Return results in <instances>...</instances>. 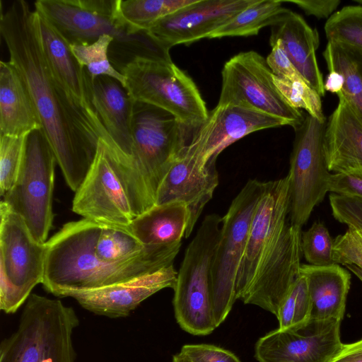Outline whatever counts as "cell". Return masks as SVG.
I'll return each mask as SVG.
<instances>
[{"instance_id": "obj_40", "label": "cell", "mask_w": 362, "mask_h": 362, "mask_svg": "<svg viewBox=\"0 0 362 362\" xmlns=\"http://www.w3.org/2000/svg\"><path fill=\"white\" fill-rule=\"evenodd\" d=\"M272 51L266 62L272 73L291 82H307L286 54L279 40L271 41Z\"/></svg>"}, {"instance_id": "obj_16", "label": "cell", "mask_w": 362, "mask_h": 362, "mask_svg": "<svg viewBox=\"0 0 362 362\" xmlns=\"http://www.w3.org/2000/svg\"><path fill=\"white\" fill-rule=\"evenodd\" d=\"M218 185L216 162L205 163L191 140L175 160L160 185L156 205L171 202L185 203L190 214L188 238Z\"/></svg>"}, {"instance_id": "obj_26", "label": "cell", "mask_w": 362, "mask_h": 362, "mask_svg": "<svg viewBox=\"0 0 362 362\" xmlns=\"http://www.w3.org/2000/svg\"><path fill=\"white\" fill-rule=\"evenodd\" d=\"M36 13L42 49L52 71L77 101L93 107L86 82L85 68L78 63L66 40L45 18Z\"/></svg>"}, {"instance_id": "obj_21", "label": "cell", "mask_w": 362, "mask_h": 362, "mask_svg": "<svg viewBox=\"0 0 362 362\" xmlns=\"http://www.w3.org/2000/svg\"><path fill=\"white\" fill-rule=\"evenodd\" d=\"M271 27L269 42L279 40L288 57L309 86L321 97L324 96V79L316 55L320 45L317 30L301 16L288 8Z\"/></svg>"}, {"instance_id": "obj_20", "label": "cell", "mask_w": 362, "mask_h": 362, "mask_svg": "<svg viewBox=\"0 0 362 362\" xmlns=\"http://www.w3.org/2000/svg\"><path fill=\"white\" fill-rule=\"evenodd\" d=\"M86 70L90 103L114 143L118 168L128 164L132 148L131 121L134 100L117 79L100 76L91 78Z\"/></svg>"}, {"instance_id": "obj_14", "label": "cell", "mask_w": 362, "mask_h": 362, "mask_svg": "<svg viewBox=\"0 0 362 362\" xmlns=\"http://www.w3.org/2000/svg\"><path fill=\"white\" fill-rule=\"evenodd\" d=\"M72 211L103 225L128 228L134 218L111 147L100 140L94 160L75 192Z\"/></svg>"}, {"instance_id": "obj_37", "label": "cell", "mask_w": 362, "mask_h": 362, "mask_svg": "<svg viewBox=\"0 0 362 362\" xmlns=\"http://www.w3.org/2000/svg\"><path fill=\"white\" fill-rule=\"evenodd\" d=\"M333 259L336 264H351L362 270V230L351 226L334 239Z\"/></svg>"}, {"instance_id": "obj_43", "label": "cell", "mask_w": 362, "mask_h": 362, "mask_svg": "<svg viewBox=\"0 0 362 362\" xmlns=\"http://www.w3.org/2000/svg\"><path fill=\"white\" fill-rule=\"evenodd\" d=\"M329 362H362V339L350 344H342Z\"/></svg>"}, {"instance_id": "obj_24", "label": "cell", "mask_w": 362, "mask_h": 362, "mask_svg": "<svg viewBox=\"0 0 362 362\" xmlns=\"http://www.w3.org/2000/svg\"><path fill=\"white\" fill-rule=\"evenodd\" d=\"M42 128L33 101L16 69L0 62V134L25 136Z\"/></svg>"}, {"instance_id": "obj_31", "label": "cell", "mask_w": 362, "mask_h": 362, "mask_svg": "<svg viewBox=\"0 0 362 362\" xmlns=\"http://www.w3.org/2000/svg\"><path fill=\"white\" fill-rule=\"evenodd\" d=\"M146 247L128 228L103 225L95 252L100 260L113 263L134 258Z\"/></svg>"}, {"instance_id": "obj_47", "label": "cell", "mask_w": 362, "mask_h": 362, "mask_svg": "<svg viewBox=\"0 0 362 362\" xmlns=\"http://www.w3.org/2000/svg\"><path fill=\"white\" fill-rule=\"evenodd\" d=\"M354 1L357 3L358 5L362 6V0H354Z\"/></svg>"}, {"instance_id": "obj_18", "label": "cell", "mask_w": 362, "mask_h": 362, "mask_svg": "<svg viewBox=\"0 0 362 362\" xmlns=\"http://www.w3.org/2000/svg\"><path fill=\"white\" fill-rule=\"evenodd\" d=\"M255 0H196L153 25L149 33L168 48L209 35Z\"/></svg>"}, {"instance_id": "obj_2", "label": "cell", "mask_w": 362, "mask_h": 362, "mask_svg": "<svg viewBox=\"0 0 362 362\" xmlns=\"http://www.w3.org/2000/svg\"><path fill=\"white\" fill-rule=\"evenodd\" d=\"M289 177L264 182L235 283V298L276 315L300 275L301 228L290 221Z\"/></svg>"}, {"instance_id": "obj_33", "label": "cell", "mask_w": 362, "mask_h": 362, "mask_svg": "<svg viewBox=\"0 0 362 362\" xmlns=\"http://www.w3.org/2000/svg\"><path fill=\"white\" fill-rule=\"evenodd\" d=\"M311 302L306 277L300 273L281 301L276 317L279 329H285L310 319Z\"/></svg>"}, {"instance_id": "obj_10", "label": "cell", "mask_w": 362, "mask_h": 362, "mask_svg": "<svg viewBox=\"0 0 362 362\" xmlns=\"http://www.w3.org/2000/svg\"><path fill=\"white\" fill-rule=\"evenodd\" d=\"M264 182L249 180L222 217L211 267L212 295L217 327L226 320L235 298V283Z\"/></svg>"}, {"instance_id": "obj_28", "label": "cell", "mask_w": 362, "mask_h": 362, "mask_svg": "<svg viewBox=\"0 0 362 362\" xmlns=\"http://www.w3.org/2000/svg\"><path fill=\"white\" fill-rule=\"evenodd\" d=\"M324 29L327 42L340 47L362 67V6L341 8L327 20Z\"/></svg>"}, {"instance_id": "obj_17", "label": "cell", "mask_w": 362, "mask_h": 362, "mask_svg": "<svg viewBox=\"0 0 362 362\" xmlns=\"http://www.w3.org/2000/svg\"><path fill=\"white\" fill-rule=\"evenodd\" d=\"M177 272L173 264L104 287L81 291H64L57 297L74 298L83 308L110 318L127 317L141 302L166 288L175 287Z\"/></svg>"}, {"instance_id": "obj_12", "label": "cell", "mask_w": 362, "mask_h": 362, "mask_svg": "<svg viewBox=\"0 0 362 362\" xmlns=\"http://www.w3.org/2000/svg\"><path fill=\"white\" fill-rule=\"evenodd\" d=\"M326 121L308 113L295 130L288 173L290 185V221L302 227L314 208L329 192V172L324 152Z\"/></svg>"}, {"instance_id": "obj_25", "label": "cell", "mask_w": 362, "mask_h": 362, "mask_svg": "<svg viewBox=\"0 0 362 362\" xmlns=\"http://www.w3.org/2000/svg\"><path fill=\"white\" fill-rule=\"evenodd\" d=\"M189 218L185 203L171 202L155 205L136 216L128 229L145 246L173 245L187 238Z\"/></svg>"}, {"instance_id": "obj_46", "label": "cell", "mask_w": 362, "mask_h": 362, "mask_svg": "<svg viewBox=\"0 0 362 362\" xmlns=\"http://www.w3.org/2000/svg\"><path fill=\"white\" fill-rule=\"evenodd\" d=\"M172 362H191L186 357L182 355L180 353L173 356Z\"/></svg>"}, {"instance_id": "obj_42", "label": "cell", "mask_w": 362, "mask_h": 362, "mask_svg": "<svg viewBox=\"0 0 362 362\" xmlns=\"http://www.w3.org/2000/svg\"><path fill=\"white\" fill-rule=\"evenodd\" d=\"M282 2L292 3L300 8L306 15L317 18H329L341 3L340 0H286Z\"/></svg>"}, {"instance_id": "obj_4", "label": "cell", "mask_w": 362, "mask_h": 362, "mask_svg": "<svg viewBox=\"0 0 362 362\" xmlns=\"http://www.w3.org/2000/svg\"><path fill=\"white\" fill-rule=\"evenodd\" d=\"M119 0H37L35 10L71 45L113 37L108 56L119 72L137 58L172 61L169 50L148 30H139L121 16Z\"/></svg>"}, {"instance_id": "obj_30", "label": "cell", "mask_w": 362, "mask_h": 362, "mask_svg": "<svg viewBox=\"0 0 362 362\" xmlns=\"http://www.w3.org/2000/svg\"><path fill=\"white\" fill-rule=\"evenodd\" d=\"M196 0H119L122 18L133 28L148 30L156 22Z\"/></svg>"}, {"instance_id": "obj_29", "label": "cell", "mask_w": 362, "mask_h": 362, "mask_svg": "<svg viewBox=\"0 0 362 362\" xmlns=\"http://www.w3.org/2000/svg\"><path fill=\"white\" fill-rule=\"evenodd\" d=\"M322 56L327 70L343 77L340 93L362 118V67L351 55L331 42H327Z\"/></svg>"}, {"instance_id": "obj_5", "label": "cell", "mask_w": 362, "mask_h": 362, "mask_svg": "<svg viewBox=\"0 0 362 362\" xmlns=\"http://www.w3.org/2000/svg\"><path fill=\"white\" fill-rule=\"evenodd\" d=\"M170 112L156 106L134 101L130 160L117 165L134 218L156 205L160 185L194 133Z\"/></svg>"}, {"instance_id": "obj_39", "label": "cell", "mask_w": 362, "mask_h": 362, "mask_svg": "<svg viewBox=\"0 0 362 362\" xmlns=\"http://www.w3.org/2000/svg\"><path fill=\"white\" fill-rule=\"evenodd\" d=\"M180 353L191 362H241L233 352L214 344H185Z\"/></svg>"}, {"instance_id": "obj_8", "label": "cell", "mask_w": 362, "mask_h": 362, "mask_svg": "<svg viewBox=\"0 0 362 362\" xmlns=\"http://www.w3.org/2000/svg\"><path fill=\"white\" fill-rule=\"evenodd\" d=\"M121 74L134 101L163 109L192 130L207 119L209 112L195 83L172 61L137 58Z\"/></svg>"}, {"instance_id": "obj_15", "label": "cell", "mask_w": 362, "mask_h": 362, "mask_svg": "<svg viewBox=\"0 0 362 362\" xmlns=\"http://www.w3.org/2000/svg\"><path fill=\"white\" fill-rule=\"evenodd\" d=\"M340 320H314L288 329H276L255 345L258 362H329L342 343Z\"/></svg>"}, {"instance_id": "obj_36", "label": "cell", "mask_w": 362, "mask_h": 362, "mask_svg": "<svg viewBox=\"0 0 362 362\" xmlns=\"http://www.w3.org/2000/svg\"><path fill=\"white\" fill-rule=\"evenodd\" d=\"M25 136L0 134V194L2 197L16 180L22 162Z\"/></svg>"}, {"instance_id": "obj_35", "label": "cell", "mask_w": 362, "mask_h": 362, "mask_svg": "<svg viewBox=\"0 0 362 362\" xmlns=\"http://www.w3.org/2000/svg\"><path fill=\"white\" fill-rule=\"evenodd\" d=\"M334 240L325 224L315 221L301 233V251L308 264L316 267L336 264L333 259Z\"/></svg>"}, {"instance_id": "obj_41", "label": "cell", "mask_w": 362, "mask_h": 362, "mask_svg": "<svg viewBox=\"0 0 362 362\" xmlns=\"http://www.w3.org/2000/svg\"><path fill=\"white\" fill-rule=\"evenodd\" d=\"M329 192L362 199V168L332 174Z\"/></svg>"}, {"instance_id": "obj_27", "label": "cell", "mask_w": 362, "mask_h": 362, "mask_svg": "<svg viewBox=\"0 0 362 362\" xmlns=\"http://www.w3.org/2000/svg\"><path fill=\"white\" fill-rule=\"evenodd\" d=\"M282 3L280 0H255L208 38L257 35L264 27L272 26L284 11Z\"/></svg>"}, {"instance_id": "obj_6", "label": "cell", "mask_w": 362, "mask_h": 362, "mask_svg": "<svg viewBox=\"0 0 362 362\" xmlns=\"http://www.w3.org/2000/svg\"><path fill=\"white\" fill-rule=\"evenodd\" d=\"M79 319L60 300L31 293L18 329L0 344V362H75L72 335Z\"/></svg>"}, {"instance_id": "obj_13", "label": "cell", "mask_w": 362, "mask_h": 362, "mask_svg": "<svg viewBox=\"0 0 362 362\" xmlns=\"http://www.w3.org/2000/svg\"><path fill=\"white\" fill-rule=\"evenodd\" d=\"M218 105L233 104L276 117L296 129L305 115L281 96L266 59L255 51L240 52L227 61L222 69Z\"/></svg>"}, {"instance_id": "obj_9", "label": "cell", "mask_w": 362, "mask_h": 362, "mask_svg": "<svg viewBox=\"0 0 362 362\" xmlns=\"http://www.w3.org/2000/svg\"><path fill=\"white\" fill-rule=\"evenodd\" d=\"M57 163L42 128L32 131L25 136L16 180L2 199L22 217L34 238L42 244L47 243L53 224L52 196Z\"/></svg>"}, {"instance_id": "obj_23", "label": "cell", "mask_w": 362, "mask_h": 362, "mask_svg": "<svg viewBox=\"0 0 362 362\" xmlns=\"http://www.w3.org/2000/svg\"><path fill=\"white\" fill-rule=\"evenodd\" d=\"M300 273L308 281L310 318L341 321L351 286V274L338 264L325 267L302 264Z\"/></svg>"}, {"instance_id": "obj_45", "label": "cell", "mask_w": 362, "mask_h": 362, "mask_svg": "<svg viewBox=\"0 0 362 362\" xmlns=\"http://www.w3.org/2000/svg\"><path fill=\"white\" fill-rule=\"evenodd\" d=\"M345 267L352 272L362 281V270L354 265L348 264Z\"/></svg>"}, {"instance_id": "obj_44", "label": "cell", "mask_w": 362, "mask_h": 362, "mask_svg": "<svg viewBox=\"0 0 362 362\" xmlns=\"http://www.w3.org/2000/svg\"><path fill=\"white\" fill-rule=\"evenodd\" d=\"M343 87V77L336 71H329V74L324 81L325 91L333 93H339Z\"/></svg>"}, {"instance_id": "obj_22", "label": "cell", "mask_w": 362, "mask_h": 362, "mask_svg": "<svg viewBox=\"0 0 362 362\" xmlns=\"http://www.w3.org/2000/svg\"><path fill=\"white\" fill-rule=\"evenodd\" d=\"M327 119L323 148L329 172L341 173L362 168V118L341 93Z\"/></svg>"}, {"instance_id": "obj_7", "label": "cell", "mask_w": 362, "mask_h": 362, "mask_svg": "<svg viewBox=\"0 0 362 362\" xmlns=\"http://www.w3.org/2000/svg\"><path fill=\"white\" fill-rule=\"evenodd\" d=\"M222 217H204L188 245L177 272L173 304L180 328L192 335L205 336L216 327L214 317L211 267Z\"/></svg>"}, {"instance_id": "obj_3", "label": "cell", "mask_w": 362, "mask_h": 362, "mask_svg": "<svg viewBox=\"0 0 362 362\" xmlns=\"http://www.w3.org/2000/svg\"><path fill=\"white\" fill-rule=\"evenodd\" d=\"M102 227L87 218L71 221L47 241L42 284L47 292L95 289L158 271L173 264L182 244L147 246L134 258L107 263L95 252Z\"/></svg>"}, {"instance_id": "obj_19", "label": "cell", "mask_w": 362, "mask_h": 362, "mask_svg": "<svg viewBox=\"0 0 362 362\" xmlns=\"http://www.w3.org/2000/svg\"><path fill=\"white\" fill-rule=\"evenodd\" d=\"M288 125L281 119L249 108L217 105L192 140L205 163L216 162L226 148L243 137L262 129Z\"/></svg>"}, {"instance_id": "obj_32", "label": "cell", "mask_w": 362, "mask_h": 362, "mask_svg": "<svg viewBox=\"0 0 362 362\" xmlns=\"http://www.w3.org/2000/svg\"><path fill=\"white\" fill-rule=\"evenodd\" d=\"M113 37L108 35L100 36L91 44H74L70 47L74 57L86 69L91 78L100 76H107L119 81L124 86V76L111 64L108 49Z\"/></svg>"}, {"instance_id": "obj_1", "label": "cell", "mask_w": 362, "mask_h": 362, "mask_svg": "<svg viewBox=\"0 0 362 362\" xmlns=\"http://www.w3.org/2000/svg\"><path fill=\"white\" fill-rule=\"evenodd\" d=\"M0 33L33 101L65 181L76 192L102 139L114 143L93 107L77 101L52 71L44 54L37 13L25 0L1 11Z\"/></svg>"}, {"instance_id": "obj_34", "label": "cell", "mask_w": 362, "mask_h": 362, "mask_svg": "<svg viewBox=\"0 0 362 362\" xmlns=\"http://www.w3.org/2000/svg\"><path fill=\"white\" fill-rule=\"evenodd\" d=\"M274 83L284 99L293 108L304 109L312 117L323 122L321 96L305 82H291L274 74Z\"/></svg>"}, {"instance_id": "obj_38", "label": "cell", "mask_w": 362, "mask_h": 362, "mask_svg": "<svg viewBox=\"0 0 362 362\" xmlns=\"http://www.w3.org/2000/svg\"><path fill=\"white\" fill-rule=\"evenodd\" d=\"M329 199L336 220L362 230V199L333 193L329 194Z\"/></svg>"}, {"instance_id": "obj_11", "label": "cell", "mask_w": 362, "mask_h": 362, "mask_svg": "<svg viewBox=\"0 0 362 362\" xmlns=\"http://www.w3.org/2000/svg\"><path fill=\"white\" fill-rule=\"evenodd\" d=\"M0 309L15 313L42 283L45 243L37 242L21 216L0 203Z\"/></svg>"}]
</instances>
